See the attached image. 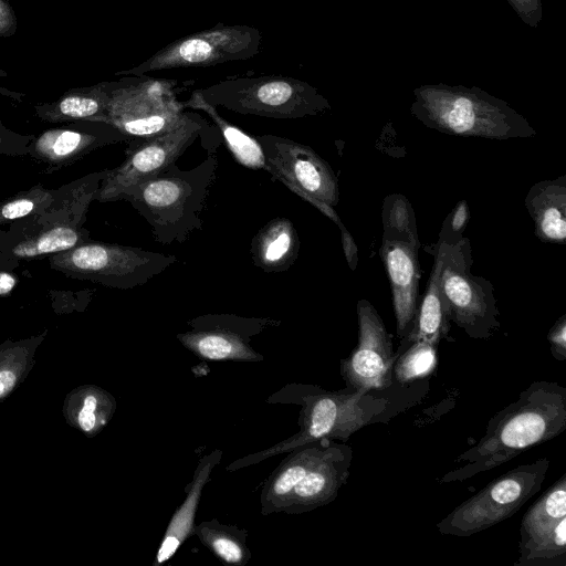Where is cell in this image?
I'll list each match as a JSON object with an SVG mask.
<instances>
[{
  "label": "cell",
  "mask_w": 566,
  "mask_h": 566,
  "mask_svg": "<svg viewBox=\"0 0 566 566\" xmlns=\"http://www.w3.org/2000/svg\"><path fill=\"white\" fill-rule=\"evenodd\" d=\"M20 281L15 271L0 269V296H9Z\"/></svg>",
  "instance_id": "f35d334b"
},
{
  "label": "cell",
  "mask_w": 566,
  "mask_h": 566,
  "mask_svg": "<svg viewBox=\"0 0 566 566\" xmlns=\"http://www.w3.org/2000/svg\"><path fill=\"white\" fill-rule=\"evenodd\" d=\"M48 329L18 340L7 338L0 344V403L27 379L35 365V354Z\"/></svg>",
  "instance_id": "d4e9b609"
},
{
  "label": "cell",
  "mask_w": 566,
  "mask_h": 566,
  "mask_svg": "<svg viewBox=\"0 0 566 566\" xmlns=\"http://www.w3.org/2000/svg\"><path fill=\"white\" fill-rule=\"evenodd\" d=\"M419 247L402 239L381 238L379 254L391 287L397 336L400 339L410 332L420 302Z\"/></svg>",
  "instance_id": "ac0fdd59"
},
{
  "label": "cell",
  "mask_w": 566,
  "mask_h": 566,
  "mask_svg": "<svg viewBox=\"0 0 566 566\" xmlns=\"http://www.w3.org/2000/svg\"><path fill=\"white\" fill-rule=\"evenodd\" d=\"M300 247L293 222L285 217H276L255 233L250 244V254L252 263L261 271L279 273L294 265Z\"/></svg>",
  "instance_id": "44dd1931"
},
{
  "label": "cell",
  "mask_w": 566,
  "mask_h": 566,
  "mask_svg": "<svg viewBox=\"0 0 566 566\" xmlns=\"http://www.w3.org/2000/svg\"><path fill=\"white\" fill-rule=\"evenodd\" d=\"M129 140L109 123L80 120L33 135L27 157L38 163L43 174H53L99 148Z\"/></svg>",
  "instance_id": "e0dca14e"
},
{
  "label": "cell",
  "mask_w": 566,
  "mask_h": 566,
  "mask_svg": "<svg viewBox=\"0 0 566 566\" xmlns=\"http://www.w3.org/2000/svg\"><path fill=\"white\" fill-rule=\"evenodd\" d=\"M515 566H565L566 518L553 530L518 544Z\"/></svg>",
  "instance_id": "f1b7e54d"
},
{
  "label": "cell",
  "mask_w": 566,
  "mask_h": 566,
  "mask_svg": "<svg viewBox=\"0 0 566 566\" xmlns=\"http://www.w3.org/2000/svg\"><path fill=\"white\" fill-rule=\"evenodd\" d=\"M272 403L301 406L300 430L273 447L233 461L227 471L256 464L268 458L323 438L346 442L347 439L374 422L388 408L389 401L363 389L328 391L313 385L292 384L268 399Z\"/></svg>",
  "instance_id": "3957f363"
},
{
  "label": "cell",
  "mask_w": 566,
  "mask_h": 566,
  "mask_svg": "<svg viewBox=\"0 0 566 566\" xmlns=\"http://www.w3.org/2000/svg\"><path fill=\"white\" fill-rule=\"evenodd\" d=\"M470 220V209L467 200L457 202L455 207L446 217L439 233V241L453 245L462 240L463 232Z\"/></svg>",
  "instance_id": "d6a6232c"
},
{
  "label": "cell",
  "mask_w": 566,
  "mask_h": 566,
  "mask_svg": "<svg viewBox=\"0 0 566 566\" xmlns=\"http://www.w3.org/2000/svg\"><path fill=\"white\" fill-rule=\"evenodd\" d=\"M353 449L323 438L289 451L265 480L261 514H302L333 502L348 480Z\"/></svg>",
  "instance_id": "277c9868"
},
{
  "label": "cell",
  "mask_w": 566,
  "mask_h": 566,
  "mask_svg": "<svg viewBox=\"0 0 566 566\" xmlns=\"http://www.w3.org/2000/svg\"><path fill=\"white\" fill-rule=\"evenodd\" d=\"M52 307L56 314L83 312L93 297L92 290L80 292L51 291Z\"/></svg>",
  "instance_id": "836d02e7"
},
{
  "label": "cell",
  "mask_w": 566,
  "mask_h": 566,
  "mask_svg": "<svg viewBox=\"0 0 566 566\" xmlns=\"http://www.w3.org/2000/svg\"><path fill=\"white\" fill-rule=\"evenodd\" d=\"M218 158L213 149L190 170L176 163L122 197L143 217L160 244L184 243L202 230L201 214L216 180Z\"/></svg>",
  "instance_id": "5b68a950"
},
{
  "label": "cell",
  "mask_w": 566,
  "mask_h": 566,
  "mask_svg": "<svg viewBox=\"0 0 566 566\" xmlns=\"http://www.w3.org/2000/svg\"><path fill=\"white\" fill-rule=\"evenodd\" d=\"M184 108L202 111L214 123L234 160L249 169L268 170L264 151L256 136H251L224 119L217 107L203 99L199 90L182 103Z\"/></svg>",
  "instance_id": "cb8c5ba5"
},
{
  "label": "cell",
  "mask_w": 566,
  "mask_h": 566,
  "mask_svg": "<svg viewBox=\"0 0 566 566\" xmlns=\"http://www.w3.org/2000/svg\"><path fill=\"white\" fill-rule=\"evenodd\" d=\"M441 254L440 291L450 322L474 339H488L500 328L497 301L492 283L473 275L471 243L462 238L436 247Z\"/></svg>",
  "instance_id": "9c48e42d"
},
{
  "label": "cell",
  "mask_w": 566,
  "mask_h": 566,
  "mask_svg": "<svg viewBox=\"0 0 566 566\" xmlns=\"http://www.w3.org/2000/svg\"><path fill=\"white\" fill-rule=\"evenodd\" d=\"M264 151L266 172L306 202L314 206L340 229L345 228L334 207L339 200L337 177L310 146L290 138L256 136Z\"/></svg>",
  "instance_id": "8fae6325"
},
{
  "label": "cell",
  "mask_w": 566,
  "mask_h": 566,
  "mask_svg": "<svg viewBox=\"0 0 566 566\" xmlns=\"http://www.w3.org/2000/svg\"><path fill=\"white\" fill-rule=\"evenodd\" d=\"M56 189L38 184L15 195L0 199V226L45 210L54 200Z\"/></svg>",
  "instance_id": "1f68e13d"
},
{
  "label": "cell",
  "mask_w": 566,
  "mask_h": 566,
  "mask_svg": "<svg viewBox=\"0 0 566 566\" xmlns=\"http://www.w3.org/2000/svg\"><path fill=\"white\" fill-rule=\"evenodd\" d=\"M108 170L90 172L56 188L45 210L0 229V269L17 271L22 262L48 258L90 240L84 224Z\"/></svg>",
  "instance_id": "7a4b0ae2"
},
{
  "label": "cell",
  "mask_w": 566,
  "mask_h": 566,
  "mask_svg": "<svg viewBox=\"0 0 566 566\" xmlns=\"http://www.w3.org/2000/svg\"><path fill=\"white\" fill-rule=\"evenodd\" d=\"M187 325L188 329L176 337L196 356L208 360L256 363L263 360V356L252 347V338L280 322L235 314H203L189 319Z\"/></svg>",
  "instance_id": "9a60e30c"
},
{
  "label": "cell",
  "mask_w": 566,
  "mask_h": 566,
  "mask_svg": "<svg viewBox=\"0 0 566 566\" xmlns=\"http://www.w3.org/2000/svg\"><path fill=\"white\" fill-rule=\"evenodd\" d=\"M33 135L18 134L0 123V155L11 157L28 156V146Z\"/></svg>",
  "instance_id": "e575fe53"
},
{
  "label": "cell",
  "mask_w": 566,
  "mask_h": 566,
  "mask_svg": "<svg viewBox=\"0 0 566 566\" xmlns=\"http://www.w3.org/2000/svg\"><path fill=\"white\" fill-rule=\"evenodd\" d=\"M342 233V245L344 250V254L349 268L354 271L357 268L358 263V249L355 243L353 235L345 228L340 229Z\"/></svg>",
  "instance_id": "74e56055"
},
{
  "label": "cell",
  "mask_w": 566,
  "mask_h": 566,
  "mask_svg": "<svg viewBox=\"0 0 566 566\" xmlns=\"http://www.w3.org/2000/svg\"><path fill=\"white\" fill-rule=\"evenodd\" d=\"M198 90L209 104L242 115L297 119L331 109L317 88L291 76L230 77Z\"/></svg>",
  "instance_id": "52a82bcc"
},
{
  "label": "cell",
  "mask_w": 566,
  "mask_h": 566,
  "mask_svg": "<svg viewBox=\"0 0 566 566\" xmlns=\"http://www.w3.org/2000/svg\"><path fill=\"white\" fill-rule=\"evenodd\" d=\"M410 113L424 126L453 136L504 140L536 135L505 101L476 86L420 85L413 90Z\"/></svg>",
  "instance_id": "8992f818"
},
{
  "label": "cell",
  "mask_w": 566,
  "mask_h": 566,
  "mask_svg": "<svg viewBox=\"0 0 566 566\" xmlns=\"http://www.w3.org/2000/svg\"><path fill=\"white\" fill-rule=\"evenodd\" d=\"M436 366L437 345L424 340L415 342L396 359L392 376L406 385L429 376Z\"/></svg>",
  "instance_id": "4dcf8cb0"
},
{
  "label": "cell",
  "mask_w": 566,
  "mask_h": 566,
  "mask_svg": "<svg viewBox=\"0 0 566 566\" xmlns=\"http://www.w3.org/2000/svg\"><path fill=\"white\" fill-rule=\"evenodd\" d=\"M547 340L552 356L558 360H566V315L563 314L551 327Z\"/></svg>",
  "instance_id": "8d00e7d4"
},
{
  "label": "cell",
  "mask_w": 566,
  "mask_h": 566,
  "mask_svg": "<svg viewBox=\"0 0 566 566\" xmlns=\"http://www.w3.org/2000/svg\"><path fill=\"white\" fill-rule=\"evenodd\" d=\"M192 535L226 564L244 566L251 559L248 533L235 525L210 520L195 524Z\"/></svg>",
  "instance_id": "484cf974"
},
{
  "label": "cell",
  "mask_w": 566,
  "mask_h": 566,
  "mask_svg": "<svg viewBox=\"0 0 566 566\" xmlns=\"http://www.w3.org/2000/svg\"><path fill=\"white\" fill-rule=\"evenodd\" d=\"M518 18L528 27L537 28L543 18L542 0H507Z\"/></svg>",
  "instance_id": "d590c367"
},
{
  "label": "cell",
  "mask_w": 566,
  "mask_h": 566,
  "mask_svg": "<svg viewBox=\"0 0 566 566\" xmlns=\"http://www.w3.org/2000/svg\"><path fill=\"white\" fill-rule=\"evenodd\" d=\"M10 11L0 0V32L7 30L10 25Z\"/></svg>",
  "instance_id": "ab89813d"
},
{
  "label": "cell",
  "mask_w": 566,
  "mask_h": 566,
  "mask_svg": "<svg viewBox=\"0 0 566 566\" xmlns=\"http://www.w3.org/2000/svg\"><path fill=\"white\" fill-rule=\"evenodd\" d=\"M174 82L138 75L111 90L108 123L127 137L167 132L188 115L178 102Z\"/></svg>",
  "instance_id": "5bb4252c"
},
{
  "label": "cell",
  "mask_w": 566,
  "mask_h": 566,
  "mask_svg": "<svg viewBox=\"0 0 566 566\" xmlns=\"http://www.w3.org/2000/svg\"><path fill=\"white\" fill-rule=\"evenodd\" d=\"M176 261L171 254L92 239L48 256L50 268L67 277L117 290L142 286Z\"/></svg>",
  "instance_id": "ba28073f"
},
{
  "label": "cell",
  "mask_w": 566,
  "mask_h": 566,
  "mask_svg": "<svg viewBox=\"0 0 566 566\" xmlns=\"http://www.w3.org/2000/svg\"><path fill=\"white\" fill-rule=\"evenodd\" d=\"M382 237L396 238L420 245L416 214L403 195L392 193L385 198L381 209Z\"/></svg>",
  "instance_id": "f546056e"
},
{
  "label": "cell",
  "mask_w": 566,
  "mask_h": 566,
  "mask_svg": "<svg viewBox=\"0 0 566 566\" xmlns=\"http://www.w3.org/2000/svg\"><path fill=\"white\" fill-rule=\"evenodd\" d=\"M221 458L222 451L213 450L199 459L192 480L186 488V497L172 514L166 528L156 555V565L171 558L182 543L192 535L202 490L210 480L213 468L220 463Z\"/></svg>",
  "instance_id": "d6986e66"
},
{
  "label": "cell",
  "mask_w": 566,
  "mask_h": 566,
  "mask_svg": "<svg viewBox=\"0 0 566 566\" xmlns=\"http://www.w3.org/2000/svg\"><path fill=\"white\" fill-rule=\"evenodd\" d=\"M206 122L193 112L176 127L147 137H135L127 142L124 161L108 170L96 200L112 202L145 180L164 171L195 143Z\"/></svg>",
  "instance_id": "7c38bea8"
},
{
  "label": "cell",
  "mask_w": 566,
  "mask_h": 566,
  "mask_svg": "<svg viewBox=\"0 0 566 566\" xmlns=\"http://www.w3.org/2000/svg\"><path fill=\"white\" fill-rule=\"evenodd\" d=\"M549 464L541 458L492 480L439 521V533L468 537L504 522L541 490Z\"/></svg>",
  "instance_id": "30bf717a"
},
{
  "label": "cell",
  "mask_w": 566,
  "mask_h": 566,
  "mask_svg": "<svg viewBox=\"0 0 566 566\" xmlns=\"http://www.w3.org/2000/svg\"><path fill=\"white\" fill-rule=\"evenodd\" d=\"M111 90L97 88L92 93L63 97L54 106L41 111L48 122L93 120L108 123Z\"/></svg>",
  "instance_id": "83f0119b"
},
{
  "label": "cell",
  "mask_w": 566,
  "mask_h": 566,
  "mask_svg": "<svg viewBox=\"0 0 566 566\" xmlns=\"http://www.w3.org/2000/svg\"><path fill=\"white\" fill-rule=\"evenodd\" d=\"M566 518V473L522 517L518 544L553 530Z\"/></svg>",
  "instance_id": "4316f807"
},
{
  "label": "cell",
  "mask_w": 566,
  "mask_h": 566,
  "mask_svg": "<svg viewBox=\"0 0 566 566\" xmlns=\"http://www.w3.org/2000/svg\"><path fill=\"white\" fill-rule=\"evenodd\" d=\"M565 430L566 388L555 381H533L489 420L483 437L457 458L461 465L442 475L440 483L462 482L495 469Z\"/></svg>",
  "instance_id": "6da1fadb"
},
{
  "label": "cell",
  "mask_w": 566,
  "mask_h": 566,
  "mask_svg": "<svg viewBox=\"0 0 566 566\" xmlns=\"http://www.w3.org/2000/svg\"><path fill=\"white\" fill-rule=\"evenodd\" d=\"M358 343L347 358L340 360V375L347 389L382 390L391 385L398 354L394 353L391 335L374 305L367 300L357 303Z\"/></svg>",
  "instance_id": "2e32d148"
},
{
  "label": "cell",
  "mask_w": 566,
  "mask_h": 566,
  "mask_svg": "<svg viewBox=\"0 0 566 566\" xmlns=\"http://www.w3.org/2000/svg\"><path fill=\"white\" fill-rule=\"evenodd\" d=\"M261 42V32L254 27L218 23L169 43L124 73L138 76L154 71L248 60L260 52Z\"/></svg>",
  "instance_id": "4fadbf2b"
},
{
  "label": "cell",
  "mask_w": 566,
  "mask_h": 566,
  "mask_svg": "<svg viewBox=\"0 0 566 566\" xmlns=\"http://www.w3.org/2000/svg\"><path fill=\"white\" fill-rule=\"evenodd\" d=\"M441 254L434 248V261L430 273L427 291L419 302L416 317L410 332L401 339L400 349L415 342L424 340L433 345L449 337L450 319L440 291Z\"/></svg>",
  "instance_id": "603a6c76"
},
{
  "label": "cell",
  "mask_w": 566,
  "mask_h": 566,
  "mask_svg": "<svg viewBox=\"0 0 566 566\" xmlns=\"http://www.w3.org/2000/svg\"><path fill=\"white\" fill-rule=\"evenodd\" d=\"M116 399L96 385H81L70 390L62 405L65 422L87 438L96 437L112 420Z\"/></svg>",
  "instance_id": "7402d4cb"
},
{
  "label": "cell",
  "mask_w": 566,
  "mask_h": 566,
  "mask_svg": "<svg viewBox=\"0 0 566 566\" xmlns=\"http://www.w3.org/2000/svg\"><path fill=\"white\" fill-rule=\"evenodd\" d=\"M525 207L534 222L535 235L545 243L566 242V176L534 184Z\"/></svg>",
  "instance_id": "ffe728a7"
}]
</instances>
